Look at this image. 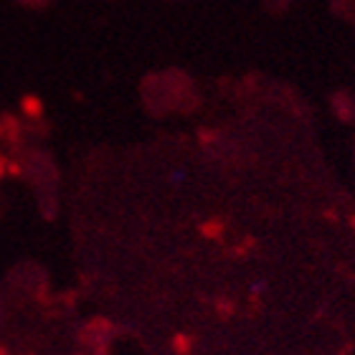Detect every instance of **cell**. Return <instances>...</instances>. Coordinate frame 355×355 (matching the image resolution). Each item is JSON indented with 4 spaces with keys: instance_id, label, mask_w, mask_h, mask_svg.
<instances>
[]
</instances>
